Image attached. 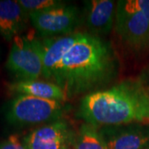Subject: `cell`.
Here are the masks:
<instances>
[{"label": "cell", "mask_w": 149, "mask_h": 149, "mask_svg": "<svg viewBox=\"0 0 149 149\" xmlns=\"http://www.w3.org/2000/svg\"><path fill=\"white\" fill-rule=\"evenodd\" d=\"M6 66L17 80H36L42 75V42L30 36L13 40Z\"/></svg>", "instance_id": "cell-4"}, {"label": "cell", "mask_w": 149, "mask_h": 149, "mask_svg": "<svg viewBox=\"0 0 149 149\" xmlns=\"http://www.w3.org/2000/svg\"><path fill=\"white\" fill-rule=\"evenodd\" d=\"M116 61L110 47L99 37L81 33L53 76L67 98L95 89L113 77Z\"/></svg>", "instance_id": "cell-1"}, {"label": "cell", "mask_w": 149, "mask_h": 149, "mask_svg": "<svg viewBox=\"0 0 149 149\" xmlns=\"http://www.w3.org/2000/svg\"><path fill=\"white\" fill-rule=\"evenodd\" d=\"M81 32L60 37H46L42 46V76L46 80H53V76L65 55L79 39Z\"/></svg>", "instance_id": "cell-8"}, {"label": "cell", "mask_w": 149, "mask_h": 149, "mask_svg": "<svg viewBox=\"0 0 149 149\" xmlns=\"http://www.w3.org/2000/svg\"><path fill=\"white\" fill-rule=\"evenodd\" d=\"M9 91L17 95H29L57 101H65L67 95L59 85L42 80H17L9 85Z\"/></svg>", "instance_id": "cell-12"}, {"label": "cell", "mask_w": 149, "mask_h": 149, "mask_svg": "<svg viewBox=\"0 0 149 149\" xmlns=\"http://www.w3.org/2000/svg\"><path fill=\"white\" fill-rule=\"evenodd\" d=\"M108 149H143L149 144V131L140 127H111L100 130Z\"/></svg>", "instance_id": "cell-9"}, {"label": "cell", "mask_w": 149, "mask_h": 149, "mask_svg": "<svg viewBox=\"0 0 149 149\" xmlns=\"http://www.w3.org/2000/svg\"><path fill=\"white\" fill-rule=\"evenodd\" d=\"M74 149H108L106 142L97 126L89 123L83 124L75 134Z\"/></svg>", "instance_id": "cell-13"}, {"label": "cell", "mask_w": 149, "mask_h": 149, "mask_svg": "<svg viewBox=\"0 0 149 149\" xmlns=\"http://www.w3.org/2000/svg\"><path fill=\"white\" fill-rule=\"evenodd\" d=\"M86 25L92 32L107 34L113 27L115 3L110 0H91L85 2Z\"/></svg>", "instance_id": "cell-11"}, {"label": "cell", "mask_w": 149, "mask_h": 149, "mask_svg": "<svg viewBox=\"0 0 149 149\" xmlns=\"http://www.w3.org/2000/svg\"><path fill=\"white\" fill-rule=\"evenodd\" d=\"M0 149H26L17 134L10 135L0 143Z\"/></svg>", "instance_id": "cell-15"}, {"label": "cell", "mask_w": 149, "mask_h": 149, "mask_svg": "<svg viewBox=\"0 0 149 149\" xmlns=\"http://www.w3.org/2000/svg\"><path fill=\"white\" fill-rule=\"evenodd\" d=\"M77 116L97 127L149 120V93L140 82L124 80L85 95Z\"/></svg>", "instance_id": "cell-2"}, {"label": "cell", "mask_w": 149, "mask_h": 149, "mask_svg": "<svg viewBox=\"0 0 149 149\" xmlns=\"http://www.w3.org/2000/svg\"><path fill=\"white\" fill-rule=\"evenodd\" d=\"M65 109L61 101L19 95L8 103L5 117L13 125L27 126L61 120Z\"/></svg>", "instance_id": "cell-3"}, {"label": "cell", "mask_w": 149, "mask_h": 149, "mask_svg": "<svg viewBox=\"0 0 149 149\" xmlns=\"http://www.w3.org/2000/svg\"><path fill=\"white\" fill-rule=\"evenodd\" d=\"M74 137L69 124L58 120L32 131L22 143L26 149H65L73 144Z\"/></svg>", "instance_id": "cell-7"}, {"label": "cell", "mask_w": 149, "mask_h": 149, "mask_svg": "<svg viewBox=\"0 0 149 149\" xmlns=\"http://www.w3.org/2000/svg\"><path fill=\"white\" fill-rule=\"evenodd\" d=\"M145 149H149V148H145Z\"/></svg>", "instance_id": "cell-18"}, {"label": "cell", "mask_w": 149, "mask_h": 149, "mask_svg": "<svg viewBox=\"0 0 149 149\" xmlns=\"http://www.w3.org/2000/svg\"><path fill=\"white\" fill-rule=\"evenodd\" d=\"M128 3L133 9L143 13L149 21V0H128Z\"/></svg>", "instance_id": "cell-16"}, {"label": "cell", "mask_w": 149, "mask_h": 149, "mask_svg": "<svg viewBox=\"0 0 149 149\" xmlns=\"http://www.w3.org/2000/svg\"><path fill=\"white\" fill-rule=\"evenodd\" d=\"M17 2L28 15L32 13L48 9L62 3L56 0H17Z\"/></svg>", "instance_id": "cell-14"}, {"label": "cell", "mask_w": 149, "mask_h": 149, "mask_svg": "<svg viewBox=\"0 0 149 149\" xmlns=\"http://www.w3.org/2000/svg\"><path fill=\"white\" fill-rule=\"evenodd\" d=\"M29 15L17 1H0V35L7 41L20 36Z\"/></svg>", "instance_id": "cell-10"}, {"label": "cell", "mask_w": 149, "mask_h": 149, "mask_svg": "<svg viewBox=\"0 0 149 149\" xmlns=\"http://www.w3.org/2000/svg\"><path fill=\"white\" fill-rule=\"evenodd\" d=\"M33 27L43 37L67 35L79 24L78 9L73 5H60L29 14Z\"/></svg>", "instance_id": "cell-5"}, {"label": "cell", "mask_w": 149, "mask_h": 149, "mask_svg": "<svg viewBox=\"0 0 149 149\" xmlns=\"http://www.w3.org/2000/svg\"><path fill=\"white\" fill-rule=\"evenodd\" d=\"M65 149H74V146H73V144H72V145L69 146L68 148H66Z\"/></svg>", "instance_id": "cell-17"}, {"label": "cell", "mask_w": 149, "mask_h": 149, "mask_svg": "<svg viewBox=\"0 0 149 149\" xmlns=\"http://www.w3.org/2000/svg\"><path fill=\"white\" fill-rule=\"evenodd\" d=\"M116 31L123 42L134 49L149 47V21L143 13L133 9L128 1H118Z\"/></svg>", "instance_id": "cell-6"}]
</instances>
